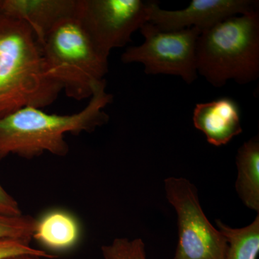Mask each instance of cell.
I'll return each instance as SVG.
<instances>
[{
	"mask_svg": "<svg viewBox=\"0 0 259 259\" xmlns=\"http://www.w3.org/2000/svg\"><path fill=\"white\" fill-rule=\"evenodd\" d=\"M106 84L105 79L95 83L88 105L77 113L59 115L27 107L0 117V161L11 154L26 159L45 152L66 156L69 146L65 135L94 132L108 122L104 109L113 95L107 93Z\"/></svg>",
	"mask_w": 259,
	"mask_h": 259,
	"instance_id": "6da1fadb",
	"label": "cell"
},
{
	"mask_svg": "<svg viewBox=\"0 0 259 259\" xmlns=\"http://www.w3.org/2000/svg\"><path fill=\"white\" fill-rule=\"evenodd\" d=\"M62 91L48 76L32 28L0 15V117L23 107L49 106Z\"/></svg>",
	"mask_w": 259,
	"mask_h": 259,
	"instance_id": "7a4b0ae2",
	"label": "cell"
},
{
	"mask_svg": "<svg viewBox=\"0 0 259 259\" xmlns=\"http://www.w3.org/2000/svg\"><path fill=\"white\" fill-rule=\"evenodd\" d=\"M196 59L197 74L215 88L258 79V11L230 17L201 32Z\"/></svg>",
	"mask_w": 259,
	"mask_h": 259,
	"instance_id": "3957f363",
	"label": "cell"
},
{
	"mask_svg": "<svg viewBox=\"0 0 259 259\" xmlns=\"http://www.w3.org/2000/svg\"><path fill=\"white\" fill-rule=\"evenodd\" d=\"M40 46L48 76L69 98H90L95 83L108 72V59L94 47L75 16L58 24Z\"/></svg>",
	"mask_w": 259,
	"mask_h": 259,
	"instance_id": "277c9868",
	"label": "cell"
},
{
	"mask_svg": "<svg viewBox=\"0 0 259 259\" xmlns=\"http://www.w3.org/2000/svg\"><path fill=\"white\" fill-rule=\"evenodd\" d=\"M166 198L178 220L179 241L173 259H226L228 243L199 203L197 189L183 177L164 181Z\"/></svg>",
	"mask_w": 259,
	"mask_h": 259,
	"instance_id": "5b68a950",
	"label": "cell"
},
{
	"mask_svg": "<svg viewBox=\"0 0 259 259\" xmlns=\"http://www.w3.org/2000/svg\"><path fill=\"white\" fill-rule=\"evenodd\" d=\"M140 30L144 44L127 48L121 56L122 63H141L146 74L175 75L189 84L197 79L198 29L163 30L147 23Z\"/></svg>",
	"mask_w": 259,
	"mask_h": 259,
	"instance_id": "8992f818",
	"label": "cell"
},
{
	"mask_svg": "<svg viewBox=\"0 0 259 259\" xmlns=\"http://www.w3.org/2000/svg\"><path fill=\"white\" fill-rule=\"evenodd\" d=\"M151 1L77 0L75 18L94 47L108 59L110 51L125 47L133 33L148 23Z\"/></svg>",
	"mask_w": 259,
	"mask_h": 259,
	"instance_id": "52a82bcc",
	"label": "cell"
},
{
	"mask_svg": "<svg viewBox=\"0 0 259 259\" xmlns=\"http://www.w3.org/2000/svg\"><path fill=\"white\" fill-rule=\"evenodd\" d=\"M258 11V1L253 0H192L182 10L161 9L151 1L148 23L163 30L196 28L201 32L225 19Z\"/></svg>",
	"mask_w": 259,
	"mask_h": 259,
	"instance_id": "ba28073f",
	"label": "cell"
},
{
	"mask_svg": "<svg viewBox=\"0 0 259 259\" xmlns=\"http://www.w3.org/2000/svg\"><path fill=\"white\" fill-rule=\"evenodd\" d=\"M77 0H0V15L27 24L41 44L56 25L76 13Z\"/></svg>",
	"mask_w": 259,
	"mask_h": 259,
	"instance_id": "9c48e42d",
	"label": "cell"
},
{
	"mask_svg": "<svg viewBox=\"0 0 259 259\" xmlns=\"http://www.w3.org/2000/svg\"><path fill=\"white\" fill-rule=\"evenodd\" d=\"M192 120L195 128L214 146L226 145L243 132L240 107L229 97L197 104Z\"/></svg>",
	"mask_w": 259,
	"mask_h": 259,
	"instance_id": "30bf717a",
	"label": "cell"
},
{
	"mask_svg": "<svg viewBox=\"0 0 259 259\" xmlns=\"http://www.w3.org/2000/svg\"><path fill=\"white\" fill-rule=\"evenodd\" d=\"M81 231L76 218L66 211L53 210L37 220L32 238L52 250L71 249L79 241Z\"/></svg>",
	"mask_w": 259,
	"mask_h": 259,
	"instance_id": "8fae6325",
	"label": "cell"
},
{
	"mask_svg": "<svg viewBox=\"0 0 259 259\" xmlns=\"http://www.w3.org/2000/svg\"><path fill=\"white\" fill-rule=\"evenodd\" d=\"M238 176L236 190L248 208L259 212V139L254 136L243 143L236 156Z\"/></svg>",
	"mask_w": 259,
	"mask_h": 259,
	"instance_id": "7c38bea8",
	"label": "cell"
},
{
	"mask_svg": "<svg viewBox=\"0 0 259 259\" xmlns=\"http://www.w3.org/2000/svg\"><path fill=\"white\" fill-rule=\"evenodd\" d=\"M218 229L228 243L226 259H257L259 253V214L248 226L232 228L216 221Z\"/></svg>",
	"mask_w": 259,
	"mask_h": 259,
	"instance_id": "4fadbf2b",
	"label": "cell"
},
{
	"mask_svg": "<svg viewBox=\"0 0 259 259\" xmlns=\"http://www.w3.org/2000/svg\"><path fill=\"white\" fill-rule=\"evenodd\" d=\"M36 221L30 215L10 216L0 212V239L12 238L30 243Z\"/></svg>",
	"mask_w": 259,
	"mask_h": 259,
	"instance_id": "5bb4252c",
	"label": "cell"
},
{
	"mask_svg": "<svg viewBox=\"0 0 259 259\" xmlns=\"http://www.w3.org/2000/svg\"><path fill=\"white\" fill-rule=\"evenodd\" d=\"M101 251L104 259H146L145 244L141 238H117L110 244L102 245Z\"/></svg>",
	"mask_w": 259,
	"mask_h": 259,
	"instance_id": "9a60e30c",
	"label": "cell"
},
{
	"mask_svg": "<svg viewBox=\"0 0 259 259\" xmlns=\"http://www.w3.org/2000/svg\"><path fill=\"white\" fill-rule=\"evenodd\" d=\"M20 254H32L40 255L47 259L56 258V255L51 254L44 250L32 248L30 243L12 238L0 239V259H5L13 255Z\"/></svg>",
	"mask_w": 259,
	"mask_h": 259,
	"instance_id": "2e32d148",
	"label": "cell"
},
{
	"mask_svg": "<svg viewBox=\"0 0 259 259\" xmlns=\"http://www.w3.org/2000/svg\"><path fill=\"white\" fill-rule=\"evenodd\" d=\"M0 212L10 216L23 214L18 202L0 185Z\"/></svg>",
	"mask_w": 259,
	"mask_h": 259,
	"instance_id": "e0dca14e",
	"label": "cell"
},
{
	"mask_svg": "<svg viewBox=\"0 0 259 259\" xmlns=\"http://www.w3.org/2000/svg\"><path fill=\"white\" fill-rule=\"evenodd\" d=\"M5 259H47L40 255L32 254H20L13 255V256L8 257Z\"/></svg>",
	"mask_w": 259,
	"mask_h": 259,
	"instance_id": "ac0fdd59",
	"label": "cell"
}]
</instances>
